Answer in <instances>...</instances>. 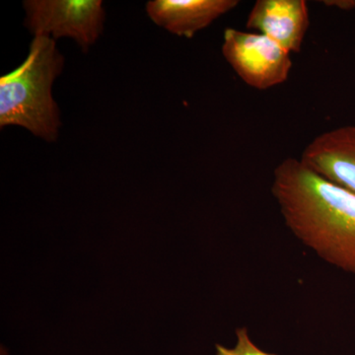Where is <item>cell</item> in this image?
I'll return each mask as SVG.
<instances>
[{
    "label": "cell",
    "mask_w": 355,
    "mask_h": 355,
    "mask_svg": "<svg viewBox=\"0 0 355 355\" xmlns=\"http://www.w3.org/2000/svg\"><path fill=\"white\" fill-rule=\"evenodd\" d=\"M354 55H355V49H354Z\"/></svg>",
    "instance_id": "obj_10"
},
{
    "label": "cell",
    "mask_w": 355,
    "mask_h": 355,
    "mask_svg": "<svg viewBox=\"0 0 355 355\" xmlns=\"http://www.w3.org/2000/svg\"><path fill=\"white\" fill-rule=\"evenodd\" d=\"M25 27L33 36L73 40L88 53L104 32L101 0H25Z\"/></svg>",
    "instance_id": "obj_3"
},
{
    "label": "cell",
    "mask_w": 355,
    "mask_h": 355,
    "mask_svg": "<svg viewBox=\"0 0 355 355\" xmlns=\"http://www.w3.org/2000/svg\"><path fill=\"white\" fill-rule=\"evenodd\" d=\"M237 343L234 347H226L216 345V355H275L263 352L257 347L250 338L247 328L243 327L236 330Z\"/></svg>",
    "instance_id": "obj_8"
},
{
    "label": "cell",
    "mask_w": 355,
    "mask_h": 355,
    "mask_svg": "<svg viewBox=\"0 0 355 355\" xmlns=\"http://www.w3.org/2000/svg\"><path fill=\"white\" fill-rule=\"evenodd\" d=\"M64 67L55 40L33 37L24 62L0 77V127L24 128L44 141H57L62 119L53 85Z\"/></svg>",
    "instance_id": "obj_2"
},
{
    "label": "cell",
    "mask_w": 355,
    "mask_h": 355,
    "mask_svg": "<svg viewBox=\"0 0 355 355\" xmlns=\"http://www.w3.org/2000/svg\"><path fill=\"white\" fill-rule=\"evenodd\" d=\"M239 3L238 0H151L146 13L166 31L191 39Z\"/></svg>",
    "instance_id": "obj_7"
},
{
    "label": "cell",
    "mask_w": 355,
    "mask_h": 355,
    "mask_svg": "<svg viewBox=\"0 0 355 355\" xmlns=\"http://www.w3.org/2000/svg\"><path fill=\"white\" fill-rule=\"evenodd\" d=\"M300 160L320 176L355 193V125L318 135L305 147Z\"/></svg>",
    "instance_id": "obj_5"
},
{
    "label": "cell",
    "mask_w": 355,
    "mask_h": 355,
    "mask_svg": "<svg viewBox=\"0 0 355 355\" xmlns=\"http://www.w3.org/2000/svg\"><path fill=\"white\" fill-rule=\"evenodd\" d=\"M221 51L237 76L258 90L286 83L291 73V53L260 33L227 28Z\"/></svg>",
    "instance_id": "obj_4"
},
{
    "label": "cell",
    "mask_w": 355,
    "mask_h": 355,
    "mask_svg": "<svg viewBox=\"0 0 355 355\" xmlns=\"http://www.w3.org/2000/svg\"><path fill=\"white\" fill-rule=\"evenodd\" d=\"M309 24L305 0H258L250 11L246 27L291 53H300Z\"/></svg>",
    "instance_id": "obj_6"
},
{
    "label": "cell",
    "mask_w": 355,
    "mask_h": 355,
    "mask_svg": "<svg viewBox=\"0 0 355 355\" xmlns=\"http://www.w3.org/2000/svg\"><path fill=\"white\" fill-rule=\"evenodd\" d=\"M324 6L336 7L340 10H354L355 9V0H327L323 1Z\"/></svg>",
    "instance_id": "obj_9"
},
{
    "label": "cell",
    "mask_w": 355,
    "mask_h": 355,
    "mask_svg": "<svg viewBox=\"0 0 355 355\" xmlns=\"http://www.w3.org/2000/svg\"><path fill=\"white\" fill-rule=\"evenodd\" d=\"M272 193L294 237L326 263L355 275V193L295 158L275 167Z\"/></svg>",
    "instance_id": "obj_1"
}]
</instances>
